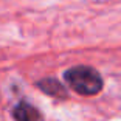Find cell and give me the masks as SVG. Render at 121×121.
<instances>
[{
	"mask_svg": "<svg viewBox=\"0 0 121 121\" xmlns=\"http://www.w3.org/2000/svg\"><path fill=\"white\" fill-rule=\"evenodd\" d=\"M64 79L79 95H96L103 89V78L92 67H73L64 73Z\"/></svg>",
	"mask_w": 121,
	"mask_h": 121,
	"instance_id": "cell-1",
	"label": "cell"
},
{
	"mask_svg": "<svg viewBox=\"0 0 121 121\" xmlns=\"http://www.w3.org/2000/svg\"><path fill=\"white\" fill-rule=\"evenodd\" d=\"M14 117L17 121H42V117L33 106L20 103L14 109Z\"/></svg>",
	"mask_w": 121,
	"mask_h": 121,
	"instance_id": "cell-2",
	"label": "cell"
}]
</instances>
